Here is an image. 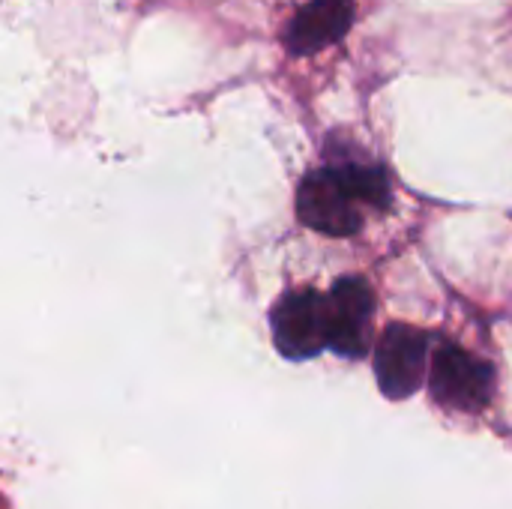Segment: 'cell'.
<instances>
[{
  "instance_id": "obj_1",
  "label": "cell",
  "mask_w": 512,
  "mask_h": 509,
  "mask_svg": "<svg viewBox=\"0 0 512 509\" xmlns=\"http://www.w3.org/2000/svg\"><path fill=\"white\" fill-rule=\"evenodd\" d=\"M429 387L432 396L453 411H480L492 399L495 369L459 345L444 342L432 357Z\"/></svg>"
},
{
  "instance_id": "obj_2",
  "label": "cell",
  "mask_w": 512,
  "mask_h": 509,
  "mask_svg": "<svg viewBox=\"0 0 512 509\" xmlns=\"http://www.w3.org/2000/svg\"><path fill=\"white\" fill-rule=\"evenodd\" d=\"M372 315V288L357 276L339 279L327 294V348L351 360L366 357L372 348Z\"/></svg>"
},
{
  "instance_id": "obj_3",
  "label": "cell",
  "mask_w": 512,
  "mask_h": 509,
  "mask_svg": "<svg viewBox=\"0 0 512 509\" xmlns=\"http://www.w3.org/2000/svg\"><path fill=\"white\" fill-rule=\"evenodd\" d=\"M273 342L288 360H309L327 348V297L318 291L285 294L270 315Z\"/></svg>"
},
{
  "instance_id": "obj_4",
  "label": "cell",
  "mask_w": 512,
  "mask_h": 509,
  "mask_svg": "<svg viewBox=\"0 0 512 509\" xmlns=\"http://www.w3.org/2000/svg\"><path fill=\"white\" fill-rule=\"evenodd\" d=\"M429 336L408 327L393 324L375 345V375L378 387L387 399H408L420 390L426 375Z\"/></svg>"
},
{
  "instance_id": "obj_5",
  "label": "cell",
  "mask_w": 512,
  "mask_h": 509,
  "mask_svg": "<svg viewBox=\"0 0 512 509\" xmlns=\"http://www.w3.org/2000/svg\"><path fill=\"white\" fill-rule=\"evenodd\" d=\"M297 216L327 237H351L360 231V204L348 195L333 168L312 171L297 189Z\"/></svg>"
},
{
  "instance_id": "obj_6",
  "label": "cell",
  "mask_w": 512,
  "mask_h": 509,
  "mask_svg": "<svg viewBox=\"0 0 512 509\" xmlns=\"http://www.w3.org/2000/svg\"><path fill=\"white\" fill-rule=\"evenodd\" d=\"M354 21V0H309L291 21L285 42L291 54H315L339 42Z\"/></svg>"
},
{
  "instance_id": "obj_7",
  "label": "cell",
  "mask_w": 512,
  "mask_h": 509,
  "mask_svg": "<svg viewBox=\"0 0 512 509\" xmlns=\"http://www.w3.org/2000/svg\"><path fill=\"white\" fill-rule=\"evenodd\" d=\"M348 195L357 204H372V207H387L390 204V180L381 168L369 165H339L333 168Z\"/></svg>"
}]
</instances>
